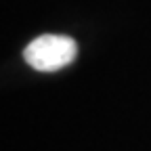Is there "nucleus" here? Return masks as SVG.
<instances>
[{"label": "nucleus", "mask_w": 151, "mask_h": 151, "mask_svg": "<svg viewBox=\"0 0 151 151\" xmlns=\"http://www.w3.org/2000/svg\"><path fill=\"white\" fill-rule=\"evenodd\" d=\"M78 44L61 34H42L25 46L23 59L36 71H59L76 61Z\"/></svg>", "instance_id": "nucleus-1"}]
</instances>
